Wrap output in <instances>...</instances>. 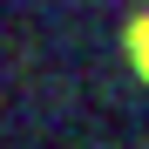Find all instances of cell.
I'll return each instance as SVG.
<instances>
[{
  "instance_id": "cell-1",
  "label": "cell",
  "mask_w": 149,
  "mask_h": 149,
  "mask_svg": "<svg viewBox=\"0 0 149 149\" xmlns=\"http://www.w3.org/2000/svg\"><path fill=\"white\" fill-rule=\"evenodd\" d=\"M122 41H129V61H136V74L149 81V14H136V20H129V34H122Z\"/></svg>"
}]
</instances>
